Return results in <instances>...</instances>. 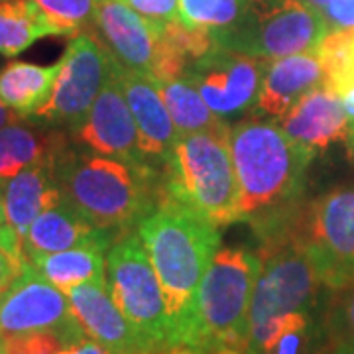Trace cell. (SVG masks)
<instances>
[{
	"label": "cell",
	"instance_id": "cell-1",
	"mask_svg": "<svg viewBox=\"0 0 354 354\" xmlns=\"http://www.w3.org/2000/svg\"><path fill=\"white\" fill-rule=\"evenodd\" d=\"M230 152L241 191L242 221L260 241L290 225L301 211L305 174L313 156L293 144L278 120L244 118L230 128Z\"/></svg>",
	"mask_w": 354,
	"mask_h": 354
},
{
	"label": "cell",
	"instance_id": "cell-2",
	"mask_svg": "<svg viewBox=\"0 0 354 354\" xmlns=\"http://www.w3.org/2000/svg\"><path fill=\"white\" fill-rule=\"evenodd\" d=\"M221 228L165 193L136 232L144 242L165 297L171 348L189 319L203 278L221 248Z\"/></svg>",
	"mask_w": 354,
	"mask_h": 354
},
{
	"label": "cell",
	"instance_id": "cell-3",
	"mask_svg": "<svg viewBox=\"0 0 354 354\" xmlns=\"http://www.w3.org/2000/svg\"><path fill=\"white\" fill-rule=\"evenodd\" d=\"M152 164H136L67 148L55 162L65 201L99 228L127 232L165 197V181Z\"/></svg>",
	"mask_w": 354,
	"mask_h": 354
},
{
	"label": "cell",
	"instance_id": "cell-4",
	"mask_svg": "<svg viewBox=\"0 0 354 354\" xmlns=\"http://www.w3.org/2000/svg\"><path fill=\"white\" fill-rule=\"evenodd\" d=\"M260 270L258 252L218 248L197 290L177 346L193 354H246L250 304Z\"/></svg>",
	"mask_w": 354,
	"mask_h": 354
},
{
	"label": "cell",
	"instance_id": "cell-5",
	"mask_svg": "<svg viewBox=\"0 0 354 354\" xmlns=\"http://www.w3.org/2000/svg\"><path fill=\"white\" fill-rule=\"evenodd\" d=\"M228 136L230 132L179 134L164 164L165 193L218 228L242 221Z\"/></svg>",
	"mask_w": 354,
	"mask_h": 354
},
{
	"label": "cell",
	"instance_id": "cell-6",
	"mask_svg": "<svg viewBox=\"0 0 354 354\" xmlns=\"http://www.w3.org/2000/svg\"><path fill=\"white\" fill-rule=\"evenodd\" d=\"M295 221L297 216L283 230L260 241L262 270L250 304V327L293 311L317 313L327 299L329 290L299 241Z\"/></svg>",
	"mask_w": 354,
	"mask_h": 354
},
{
	"label": "cell",
	"instance_id": "cell-7",
	"mask_svg": "<svg viewBox=\"0 0 354 354\" xmlns=\"http://www.w3.org/2000/svg\"><path fill=\"white\" fill-rule=\"evenodd\" d=\"M106 286L132 327L152 348H171L162 283L138 232H120L106 252Z\"/></svg>",
	"mask_w": 354,
	"mask_h": 354
},
{
	"label": "cell",
	"instance_id": "cell-8",
	"mask_svg": "<svg viewBox=\"0 0 354 354\" xmlns=\"http://www.w3.org/2000/svg\"><path fill=\"white\" fill-rule=\"evenodd\" d=\"M329 34L323 14L301 0H281L262 10L248 8L236 26L211 34L215 46L260 59L317 53Z\"/></svg>",
	"mask_w": 354,
	"mask_h": 354
},
{
	"label": "cell",
	"instance_id": "cell-9",
	"mask_svg": "<svg viewBox=\"0 0 354 354\" xmlns=\"http://www.w3.org/2000/svg\"><path fill=\"white\" fill-rule=\"evenodd\" d=\"M295 228L329 291L354 279V187L333 189L304 205Z\"/></svg>",
	"mask_w": 354,
	"mask_h": 354
},
{
	"label": "cell",
	"instance_id": "cell-10",
	"mask_svg": "<svg viewBox=\"0 0 354 354\" xmlns=\"http://www.w3.org/2000/svg\"><path fill=\"white\" fill-rule=\"evenodd\" d=\"M114 64L116 57L102 39L93 38L87 32L73 36L62 57V71L50 101L32 120L65 127L73 132L87 118L93 102L113 77Z\"/></svg>",
	"mask_w": 354,
	"mask_h": 354
},
{
	"label": "cell",
	"instance_id": "cell-11",
	"mask_svg": "<svg viewBox=\"0 0 354 354\" xmlns=\"http://www.w3.org/2000/svg\"><path fill=\"white\" fill-rule=\"evenodd\" d=\"M266 62L215 46L191 62L183 77L195 85L216 116L230 118L256 106Z\"/></svg>",
	"mask_w": 354,
	"mask_h": 354
},
{
	"label": "cell",
	"instance_id": "cell-12",
	"mask_svg": "<svg viewBox=\"0 0 354 354\" xmlns=\"http://www.w3.org/2000/svg\"><path fill=\"white\" fill-rule=\"evenodd\" d=\"M34 330H57L87 339L67 293L28 262L16 281L0 295V337Z\"/></svg>",
	"mask_w": 354,
	"mask_h": 354
},
{
	"label": "cell",
	"instance_id": "cell-13",
	"mask_svg": "<svg viewBox=\"0 0 354 354\" xmlns=\"http://www.w3.org/2000/svg\"><path fill=\"white\" fill-rule=\"evenodd\" d=\"M71 134L87 152L136 164H150L142 150L136 120L116 75V64L113 77L93 102L87 118Z\"/></svg>",
	"mask_w": 354,
	"mask_h": 354
},
{
	"label": "cell",
	"instance_id": "cell-14",
	"mask_svg": "<svg viewBox=\"0 0 354 354\" xmlns=\"http://www.w3.org/2000/svg\"><path fill=\"white\" fill-rule=\"evenodd\" d=\"M167 26V24H165ZM120 0H97V28L118 64L153 79L164 46V28Z\"/></svg>",
	"mask_w": 354,
	"mask_h": 354
},
{
	"label": "cell",
	"instance_id": "cell-15",
	"mask_svg": "<svg viewBox=\"0 0 354 354\" xmlns=\"http://www.w3.org/2000/svg\"><path fill=\"white\" fill-rule=\"evenodd\" d=\"M67 297L85 335L102 344L111 354H142L156 351L120 311L106 281L81 283L67 291Z\"/></svg>",
	"mask_w": 354,
	"mask_h": 354
},
{
	"label": "cell",
	"instance_id": "cell-16",
	"mask_svg": "<svg viewBox=\"0 0 354 354\" xmlns=\"http://www.w3.org/2000/svg\"><path fill=\"white\" fill-rule=\"evenodd\" d=\"M278 122L293 144L315 158L330 144L346 140L351 116L341 97L321 85L304 95L288 113L278 118Z\"/></svg>",
	"mask_w": 354,
	"mask_h": 354
},
{
	"label": "cell",
	"instance_id": "cell-17",
	"mask_svg": "<svg viewBox=\"0 0 354 354\" xmlns=\"http://www.w3.org/2000/svg\"><path fill=\"white\" fill-rule=\"evenodd\" d=\"M116 75L136 120L140 144L150 164L164 165L179 138V130L152 77L132 71L116 59Z\"/></svg>",
	"mask_w": 354,
	"mask_h": 354
},
{
	"label": "cell",
	"instance_id": "cell-18",
	"mask_svg": "<svg viewBox=\"0 0 354 354\" xmlns=\"http://www.w3.org/2000/svg\"><path fill=\"white\" fill-rule=\"evenodd\" d=\"M116 236L118 234L114 230L95 227L87 216L81 215L71 203L62 197L32 223L22 241V252L26 262H32L41 254L62 252L102 239L114 241Z\"/></svg>",
	"mask_w": 354,
	"mask_h": 354
},
{
	"label": "cell",
	"instance_id": "cell-19",
	"mask_svg": "<svg viewBox=\"0 0 354 354\" xmlns=\"http://www.w3.org/2000/svg\"><path fill=\"white\" fill-rule=\"evenodd\" d=\"M325 83L323 64L317 53H295L266 62L262 88L256 109L266 116L281 118L309 91Z\"/></svg>",
	"mask_w": 354,
	"mask_h": 354
},
{
	"label": "cell",
	"instance_id": "cell-20",
	"mask_svg": "<svg viewBox=\"0 0 354 354\" xmlns=\"http://www.w3.org/2000/svg\"><path fill=\"white\" fill-rule=\"evenodd\" d=\"M62 197L55 181V164L30 165L4 183L6 225L22 242L32 223Z\"/></svg>",
	"mask_w": 354,
	"mask_h": 354
},
{
	"label": "cell",
	"instance_id": "cell-21",
	"mask_svg": "<svg viewBox=\"0 0 354 354\" xmlns=\"http://www.w3.org/2000/svg\"><path fill=\"white\" fill-rule=\"evenodd\" d=\"M323 344L321 315L293 311L250 327L246 354H317Z\"/></svg>",
	"mask_w": 354,
	"mask_h": 354
},
{
	"label": "cell",
	"instance_id": "cell-22",
	"mask_svg": "<svg viewBox=\"0 0 354 354\" xmlns=\"http://www.w3.org/2000/svg\"><path fill=\"white\" fill-rule=\"evenodd\" d=\"M67 148L57 130L22 124V120L0 128V183L4 185L30 165L55 164Z\"/></svg>",
	"mask_w": 354,
	"mask_h": 354
},
{
	"label": "cell",
	"instance_id": "cell-23",
	"mask_svg": "<svg viewBox=\"0 0 354 354\" xmlns=\"http://www.w3.org/2000/svg\"><path fill=\"white\" fill-rule=\"evenodd\" d=\"M114 241L102 239L62 252L41 254L30 264L53 286L67 293L81 283L106 281V252Z\"/></svg>",
	"mask_w": 354,
	"mask_h": 354
},
{
	"label": "cell",
	"instance_id": "cell-24",
	"mask_svg": "<svg viewBox=\"0 0 354 354\" xmlns=\"http://www.w3.org/2000/svg\"><path fill=\"white\" fill-rule=\"evenodd\" d=\"M62 59L51 65L14 62L0 69V99L22 120H32L34 114L50 101Z\"/></svg>",
	"mask_w": 354,
	"mask_h": 354
},
{
	"label": "cell",
	"instance_id": "cell-25",
	"mask_svg": "<svg viewBox=\"0 0 354 354\" xmlns=\"http://www.w3.org/2000/svg\"><path fill=\"white\" fill-rule=\"evenodd\" d=\"M48 36H65L34 0H0V55L16 57Z\"/></svg>",
	"mask_w": 354,
	"mask_h": 354
},
{
	"label": "cell",
	"instance_id": "cell-26",
	"mask_svg": "<svg viewBox=\"0 0 354 354\" xmlns=\"http://www.w3.org/2000/svg\"><path fill=\"white\" fill-rule=\"evenodd\" d=\"M156 85L160 88V95L176 122L179 134L230 132L227 122H223V118L209 109L201 93L195 88L187 77L156 81Z\"/></svg>",
	"mask_w": 354,
	"mask_h": 354
},
{
	"label": "cell",
	"instance_id": "cell-27",
	"mask_svg": "<svg viewBox=\"0 0 354 354\" xmlns=\"http://www.w3.org/2000/svg\"><path fill=\"white\" fill-rule=\"evenodd\" d=\"M317 55L325 71V87L339 97L354 88V30L329 32Z\"/></svg>",
	"mask_w": 354,
	"mask_h": 354
},
{
	"label": "cell",
	"instance_id": "cell-28",
	"mask_svg": "<svg viewBox=\"0 0 354 354\" xmlns=\"http://www.w3.org/2000/svg\"><path fill=\"white\" fill-rule=\"evenodd\" d=\"M246 10V0H179V22L216 34L239 24Z\"/></svg>",
	"mask_w": 354,
	"mask_h": 354
},
{
	"label": "cell",
	"instance_id": "cell-29",
	"mask_svg": "<svg viewBox=\"0 0 354 354\" xmlns=\"http://www.w3.org/2000/svg\"><path fill=\"white\" fill-rule=\"evenodd\" d=\"M321 323L325 341L354 348V279L327 293Z\"/></svg>",
	"mask_w": 354,
	"mask_h": 354
},
{
	"label": "cell",
	"instance_id": "cell-30",
	"mask_svg": "<svg viewBox=\"0 0 354 354\" xmlns=\"http://www.w3.org/2000/svg\"><path fill=\"white\" fill-rule=\"evenodd\" d=\"M65 36L97 28V0H34Z\"/></svg>",
	"mask_w": 354,
	"mask_h": 354
},
{
	"label": "cell",
	"instance_id": "cell-31",
	"mask_svg": "<svg viewBox=\"0 0 354 354\" xmlns=\"http://www.w3.org/2000/svg\"><path fill=\"white\" fill-rule=\"evenodd\" d=\"M0 339L4 354H64L69 346L83 341L57 330H34Z\"/></svg>",
	"mask_w": 354,
	"mask_h": 354
},
{
	"label": "cell",
	"instance_id": "cell-32",
	"mask_svg": "<svg viewBox=\"0 0 354 354\" xmlns=\"http://www.w3.org/2000/svg\"><path fill=\"white\" fill-rule=\"evenodd\" d=\"M28 264L22 252V242L18 236L0 241V295L12 286Z\"/></svg>",
	"mask_w": 354,
	"mask_h": 354
},
{
	"label": "cell",
	"instance_id": "cell-33",
	"mask_svg": "<svg viewBox=\"0 0 354 354\" xmlns=\"http://www.w3.org/2000/svg\"><path fill=\"white\" fill-rule=\"evenodd\" d=\"M132 10L156 24H171L179 20V0H120Z\"/></svg>",
	"mask_w": 354,
	"mask_h": 354
},
{
	"label": "cell",
	"instance_id": "cell-34",
	"mask_svg": "<svg viewBox=\"0 0 354 354\" xmlns=\"http://www.w3.org/2000/svg\"><path fill=\"white\" fill-rule=\"evenodd\" d=\"M323 18L329 26V32L354 30V0H327Z\"/></svg>",
	"mask_w": 354,
	"mask_h": 354
},
{
	"label": "cell",
	"instance_id": "cell-35",
	"mask_svg": "<svg viewBox=\"0 0 354 354\" xmlns=\"http://www.w3.org/2000/svg\"><path fill=\"white\" fill-rule=\"evenodd\" d=\"M64 354H111L102 344H99L93 339H83L81 342H77L73 346H69Z\"/></svg>",
	"mask_w": 354,
	"mask_h": 354
},
{
	"label": "cell",
	"instance_id": "cell-36",
	"mask_svg": "<svg viewBox=\"0 0 354 354\" xmlns=\"http://www.w3.org/2000/svg\"><path fill=\"white\" fill-rule=\"evenodd\" d=\"M20 120H22V118L14 113L10 106H6V104L2 102V99H0V128L14 124V122H20Z\"/></svg>",
	"mask_w": 354,
	"mask_h": 354
},
{
	"label": "cell",
	"instance_id": "cell-37",
	"mask_svg": "<svg viewBox=\"0 0 354 354\" xmlns=\"http://www.w3.org/2000/svg\"><path fill=\"white\" fill-rule=\"evenodd\" d=\"M317 354H354L353 346H342V344H333V342H327L319 348Z\"/></svg>",
	"mask_w": 354,
	"mask_h": 354
},
{
	"label": "cell",
	"instance_id": "cell-38",
	"mask_svg": "<svg viewBox=\"0 0 354 354\" xmlns=\"http://www.w3.org/2000/svg\"><path fill=\"white\" fill-rule=\"evenodd\" d=\"M342 99V104H344V109H346V113L351 116V120H354V88L353 91H348Z\"/></svg>",
	"mask_w": 354,
	"mask_h": 354
},
{
	"label": "cell",
	"instance_id": "cell-39",
	"mask_svg": "<svg viewBox=\"0 0 354 354\" xmlns=\"http://www.w3.org/2000/svg\"><path fill=\"white\" fill-rule=\"evenodd\" d=\"M248 2V8H254V10H262V8H268V6H274L281 0H246Z\"/></svg>",
	"mask_w": 354,
	"mask_h": 354
},
{
	"label": "cell",
	"instance_id": "cell-40",
	"mask_svg": "<svg viewBox=\"0 0 354 354\" xmlns=\"http://www.w3.org/2000/svg\"><path fill=\"white\" fill-rule=\"evenodd\" d=\"M142 354H193L187 348H181V346H174V348H160V351H150V353Z\"/></svg>",
	"mask_w": 354,
	"mask_h": 354
},
{
	"label": "cell",
	"instance_id": "cell-41",
	"mask_svg": "<svg viewBox=\"0 0 354 354\" xmlns=\"http://www.w3.org/2000/svg\"><path fill=\"white\" fill-rule=\"evenodd\" d=\"M304 4H307V6H311L313 10H317V12L323 14V8H325V4H327V0H301Z\"/></svg>",
	"mask_w": 354,
	"mask_h": 354
},
{
	"label": "cell",
	"instance_id": "cell-42",
	"mask_svg": "<svg viewBox=\"0 0 354 354\" xmlns=\"http://www.w3.org/2000/svg\"><path fill=\"white\" fill-rule=\"evenodd\" d=\"M6 225V211H4V185L0 183V227Z\"/></svg>",
	"mask_w": 354,
	"mask_h": 354
},
{
	"label": "cell",
	"instance_id": "cell-43",
	"mask_svg": "<svg viewBox=\"0 0 354 354\" xmlns=\"http://www.w3.org/2000/svg\"><path fill=\"white\" fill-rule=\"evenodd\" d=\"M346 144H348V152H351V156L354 158V120H351V128H348Z\"/></svg>",
	"mask_w": 354,
	"mask_h": 354
},
{
	"label": "cell",
	"instance_id": "cell-44",
	"mask_svg": "<svg viewBox=\"0 0 354 354\" xmlns=\"http://www.w3.org/2000/svg\"><path fill=\"white\" fill-rule=\"evenodd\" d=\"M10 236H16V232H14L8 225H2V227H0V241H6V239H10Z\"/></svg>",
	"mask_w": 354,
	"mask_h": 354
},
{
	"label": "cell",
	"instance_id": "cell-45",
	"mask_svg": "<svg viewBox=\"0 0 354 354\" xmlns=\"http://www.w3.org/2000/svg\"><path fill=\"white\" fill-rule=\"evenodd\" d=\"M0 354H4V346H2V339H0Z\"/></svg>",
	"mask_w": 354,
	"mask_h": 354
}]
</instances>
